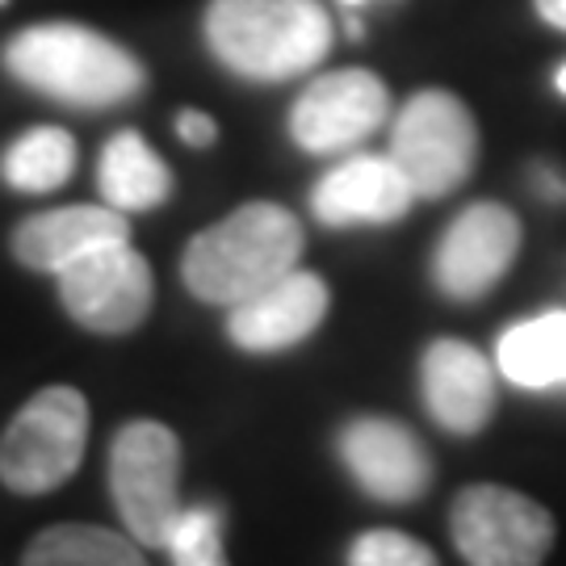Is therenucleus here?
Returning <instances> with one entry per match:
<instances>
[{"label": "nucleus", "mask_w": 566, "mask_h": 566, "mask_svg": "<svg viewBox=\"0 0 566 566\" xmlns=\"http://www.w3.org/2000/svg\"><path fill=\"white\" fill-rule=\"evenodd\" d=\"M386 114H390L386 84L365 67H344L306 84L290 114V135L311 156H336L369 139Z\"/></svg>", "instance_id": "nucleus-9"}, {"label": "nucleus", "mask_w": 566, "mask_h": 566, "mask_svg": "<svg viewBox=\"0 0 566 566\" xmlns=\"http://www.w3.org/2000/svg\"><path fill=\"white\" fill-rule=\"evenodd\" d=\"M327 282L319 273L290 269L277 282L248 294L243 303L231 306L227 315V336L240 344L243 353H282L303 344L327 315Z\"/></svg>", "instance_id": "nucleus-12"}, {"label": "nucleus", "mask_w": 566, "mask_h": 566, "mask_svg": "<svg viewBox=\"0 0 566 566\" xmlns=\"http://www.w3.org/2000/svg\"><path fill=\"white\" fill-rule=\"evenodd\" d=\"M348 563L353 566H432L437 563V554H432L424 542L407 537V533L374 528V533H365V537L353 542Z\"/></svg>", "instance_id": "nucleus-21"}, {"label": "nucleus", "mask_w": 566, "mask_h": 566, "mask_svg": "<svg viewBox=\"0 0 566 566\" xmlns=\"http://www.w3.org/2000/svg\"><path fill=\"white\" fill-rule=\"evenodd\" d=\"M88 446V403L72 386H46L0 437V483L18 495H46L67 483Z\"/></svg>", "instance_id": "nucleus-4"}, {"label": "nucleus", "mask_w": 566, "mask_h": 566, "mask_svg": "<svg viewBox=\"0 0 566 566\" xmlns=\"http://www.w3.org/2000/svg\"><path fill=\"white\" fill-rule=\"evenodd\" d=\"M449 533L474 566H537L554 546V516L500 483H474L449 507Z\"/></svg>", "instance_id": "nucleus-7"}, {"label": "nucleus", "mask_w": 566, "mask_h": 566, "mask_svg": "<svg viewBox=\"0 0 566 566\" xmlns=\"http://www.w3.org/2000/svg\"><path fill=\"white\" fill-rule=\"evenodd\" d=\"M109 491L126 533L139 546H164L181 516V441L156 420H135L109 446Z\"/></svg>", "instance_id": "nucleus-5"}, {"label": "nucleus", "mask_w": 566, "mask_h": 566, "mask_svg": "<svg viewBox=\"0 0 566 566\" xmlns=\"http://www.w3.org/2000/svg\"><path fill=\"white\" fill-rule=\"evenodd\" d=\"M340 458L353 479L382 504H411L432 483V458L420 437L386 416H357L340 432Z\"/></svg>", "instance_id": "nucleus-11"}, {"label": "nucleus", "mask_w": 566, "mask_h": 566, "mask_svg": "<svg viewBox=\"0 0 566 566\" xmlns=\"http://www.w3.org/2000/svg\"><path fill=\"white\" fill-rule=\"evenodd\" d=\"M177 135H181V143H189V147H210L214 135H219V126H214V118L202 114V109H181V114H177Z\"/></svg>", "instance_id": "nucleus-22"}, {"label": "nucleus", "mask_w": 566, "mask_h": 566, "mask_svg": "<svg viewBox=\"0 0 566 566\" xmlns=\"http://www.w3.org/2000/svg\"><path fill=\"white\" fill-rule=\"evenodd\" d=\"M25 566H139L143 554L114 528L102 525H55L39 533L21 554Z\"/></svg>", "instance_id": "nucleus-19"}, {"label": "nucleus", "mask_w": 566, "mask_h": 566, "mask_svg": "<svg viewBox=\"0 0 566 566\" xmlns=\"http://www.w3.org/2000/svg\"><path fill=\"white\" fill-rule=\"evenodd\" d=\"M344 4H361V0H344Z\"/></svg>", "instance_id": "nucleus-25"}, {"label": "nucleus", "mask_w": 566, "mask_h": 566, "mask_svg": "<svg viewBox=\"0 0 566 566\" xmlns=\"http://www.w3.org/2000/svg\"><path fill=\"white\" fill-rule=\"evenodd\" d=\"M558 93H563V97H566V67H563V72H558Z\"/></svg>", "instance_id": "nucleus-24"}, {"label": "nucleus", "mask_w": 566, "mask_h": 566, "mask_svg": "<svg viewBox=\"0 0 566 566\" xmlns=\"http://www.w3.org/2000/svg\"><path fill=\"white\" fill-rule=\"evenodd\" d=\"M97 185L102 198L122 214H139V210H156L168 202L172 193V172L168 164L147 147L139 130H118L105 143L102 164H97Z\"/></svg>", "instance_id": "nucleus-16"}, {"label": "nucleus", "mask_w": 566, "mask_h": 566, "mask_svg": "<svg viewBox=\"0 0 566 566\" xmlns=\"http://www.w3.org/2000/svg\"><path fill=\"white\" fill-rule=\"evenodd\" d=\"M55 277H60V303L67 306V315L102 336L135 332L156 298L151 264L130 248V240L88 248L84 256L63 264Z\"/></svg>", "instance_id": "nucleus-8"}, {"label": "nucleus", "mask_w": 566, "mask_h": 566, "mask_svg": "<svg viewBox=\"0 0 566 566\" xmlns=\"http://www.w3.org/2000/svg\"><path fill=\"white\" fill-rule=\"evenodd\" d=\"M386 156L403 168L416 198H446L474 172L479 126L453 93L428 88L416 93L395 118Z\"/></svg>", "instance_id": "nucleus-6"}, {"label": "nucleus", "mask_w": 566, "mask_h": 566, "mask_svg": "<svg viewBox=\"0 0 566 566\" xmlns=\"http://www.w3.org/2000/svg\"><path fill=\"white\" fill-rule=\"evenodd\" d=\"M4 67L25 88L72 109H118L147 84L143 63L126 46L72 21H46L13 34Z\"/></svg>", "instance_id": "nucleus-1"}, {"label": "nucleus", "mask_w": 566, "mask_h": 566, "mask_svg": "<svg viewBox=\"0 0 566 566\" xmlns=\"http://www.w3.org/2000/svg\"><path fill=\"white\" fill-rule=\"evenodd\" d=\"M495 357L507 382L525 386V390L566 382V311H549V315L507 327Z\"/></svg>", "instance_id": "nucleus-17"}, {"label": "nucleus", "mask_w": 566, "mask_h": 566, "mask_svg": "<svg viewBox=\"0 0 566 566\" xmlns=\"http://www.w3.org/2000/svg\"><path fill=\"white\" fill-rule=\"evenodd\" d=\"M206 46L243 81L282 84L324 63L332 18L319 0H210Z\"/></svg>", "instance_id": "nucleus-3"}, {"label": "nucleus", "mask_w": 566, "mask_h": 566, "mask_svg": "<svg viewBox=\"0 0 566 566\" xmlns=\"http://www.w3.org/2000/svg\"><path fill=\"white\" fill-rule=\"evenodd\" d=\"M420 378H424L428 411H432V420L446 432H453V437L483 432L491 411H495V374H491V361L474 344H428Z\"/></svg>", "instance_id": "nucleus-14"}, {"label": "nucleus", "mask_w": 566, "mask_h": 566, "mask_svg": "<svg viewBox=\"0 0 566 566\" xmlns=\"http://www.w3.org/2000/svg\"><path fill=\"white\" fill-rule=\"evenodd\" d=\"M0 4H4V0H0Z\"/></svg>", "instance_id": "nucleus-26"}, {"label": "nucleus", "mask_w": 566, "mask_h": 566, "mask_svg": "<svg viewBox=\"0 0 566 566\" xmlns=\"http://www.w3.org/2000/svg\"><path fill=\"white\" fill-rule=\"evenodd\" d=\"M416 202V189L390 156H353L332 168L311 193V210L327 227L395 223Z\"/></svg>", "instance_id": "nucleus-13"}, {"label": "nucleus", "mask_w": 566, "mask_h": 566, "mask_svg": "<svg viewBox=\"0 0 566 566\" xmlns=\"http://www.w3.org/2000/svg\"><path fill=\"white\" fill-rule=\"evenodd\" d=\"M521 252V223L500 202H479L462 210L437 248V285L453 303H474L504 277Z\"/></svg>", "instance_id": "nucleus-10"}, {"label": "nucleus", "mask_w": 566, "mask_h": 566, "mask_svg": "<svg viewBox=\"0 0 566 566\" xmlns=\"http://www.w3.org/2000/svg\"><path fill=\"white\" fill-rule=\"evenodd\" d=\"M533 4H537V13H542L549 25L566 30V0H533Z\"/></svg>", "instance_id": "nucleus-23"}, {"label": "nucleus", "mask_w": 566, "mask_h": 566, "mask_svg": "<svg viewBox=\"0 0 566 566\" xmlns=\"http://www.w3.org/2000/svg\"><path fill=\"white\" fill-rule=\"evenodd\" d=\"M303 248L306 235L298 214L277 202H248L189 240L181 277L193 298L231 311L248 294L298 269Z\"/></svg>", "instance_id": "nucleus-2"}, {"label": "nucleus", "mask_w": 566, "mask_h": 566, "mask_svg": "<svg viewBox=\"0 0 566 566\" xmlns=\"http://www.w3.org/2000/svg\"><path fill=\"white\" fill-rule=\"evenodd\" d=\"M109 240H130V223L114 206H63L30 214L13 231V256L34 273H60L63 264Z\"/></svg>", "instance_id": "nucleus-15"}, {"label": "nucleus", "mask_w": 566, "mask_h": 566, "mask_svg": "<svg viewBox=\"0 0 566 566\" xmlns=\"http://www.w3.org/2000/svg\"><path fill=\"white\" fill-rule=\"evenodd\" d=\"M76 172V139L63 126H34L9 143L0 156V177L18 193H51Z\"/></svg>", "instance_id": "nucleus-18"}, {"label": "nucleus", "mask_w": 566, "mask_h": 566, "mask_svg": "<svg viewBox=\"0 0 566 566\" xmlns=\"http://www.w3.org/2000/svg\"><path fill=\"white\" fill-rule=\"evenodd\" d=\"M164 549L181 566H219L223 563V516L214 507H181L168 528Z\"/></svg>", "instance_id": "nucleus-20"}]
</instances>
